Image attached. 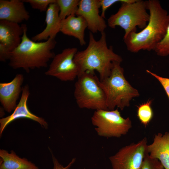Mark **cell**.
Instances as JSON below:
<instances>
[{"label":"cell","mask_w":169,"mask_h":169,"mask_svg":"<svg viewBox=\"0 0 169 169\" xmlns=\"http://www.w3.org/2000/svg\"><path fill=\"white\" fill-rule=\"evenodd\" d=\"M150 18L146 26L140 32L130 33L124 41L127 49L132 53L154 50L164 38L169 24V14L158 0L147 1Z\"/></svg>","instance_id":"cell-1"},{"label":"cell","mask_w":169,"mask_h":169,"mask_svg":"<svg viewBox=\"0 0 169 169\" xmlns=\"http://www.w3.org/2000/svg\"><path fill=\"white\" fill-rule=\"evenodd\" d=\"M101 33L100 39L96 40L90 32L87 47L75 54L74 60L79 69L78 76L85 72L96 71L102 80L110 75L113 62H122V57L114 52L113 46L108 47L105 32Z\"/></svg>","instance_id":"cell-2"},{"label":"cell","mask_w":169,"mask_h":169,"mask_svg":"<svg viewBox=\"0 0 169 169\" xmlns=\"http://www.w3.org/2000/svg\"><path fill=\"white\" fill-rule=\"evenodd\" d=\"M24 31L21 41L11 53L9 65L13 69H22L26 72L31 70L46 68L55 54L53 52L57 44L55 38H49L44 42H35L27 34V28L23 24Z\"/></svg>","instance_id":"cell-3"},{"label":"cell","mask_w":169,"mask_h":169,"mask_svg":"<svg viewBox=\"0 0 169 169\" xmlns=\"http://www.w3.org/2000/svg\"><path fill=\"white\" fill-rule=\"evenodd\" d=\"M120 63L113 62L110 75L99 80V84L105 95L109 110H114L115 107L122 110L129 106L133 98L140 95L138 91L125 79Z\"/></svg>","instance_id":"cell-4"},{"label":"cell","mask_w":169,"mask_h":169,"mask_svg":"<svg viewBox=\"0 0 169 169\" xmlns=\"http://www.w3.org/2000/svg\"><path fill=\"white\" fill-rule=\"evenodd\" d=\"M117 12L111 15L107 20L108 26L115 28L118 26L125 31L123 38L130 33L136 32V27L143 29L149 20L147 1L136 0L131 3H123Z\"/></svg>","instance_id":"cell-5"},{"label":"cell","mask_w":169,"mask_h":169,"mask_svg":"<svg viewBox=\"0 0 169 169\" xmlns=\"http://www.w3.org/2000/svg\"><path fill=\"white\" fill-rule=\"evenodd\" d=\"M74 85V95L80 108L109 110L105 94L99 84L95 73L85 72L78 77Z\"/></svg>","instance_id":"cell-6"},{"label":"cell","mask_w":169,"mask_h":169,"mask_svg":"<svg viewBox=\"0 0 169 169\" xmlns=\"http://www.w3.org/2000/svg\"><path fill=\"white\" fill-rule=\"evenodd\" d=\"M98 135L107 137H120L132 127L129 117H122L118 108L113 110H96L91 118Z\"/></svg>","instance_id":"cell-7"},{"label":"cell","mask_w":169,"mask_h":169,"mask_svg":"<svg viewBox=\"0 0 169 169\" xmlns=\"http://www.w3.org/2000/svg\"><path fill=\"white\" fill-rule=\"evenodd\" d=\"M75 47L66 48L52 59L45 75L55 77L61 81H72L78 77L79 69L74 61L78 51Z\"/></svg>","instance_id":"cell-8"},{"label":"cell","mask_w":169,"mask_h":169,"mask_svg":"<svg viewBox=\"0 0 169 169\" xmlns=\"http://www.w3.org/2000/svg\"><path fill=\"white\" fill-rule=\"evenodd\" d=\"M147 140L144 137L136 143L121 148L109 158L112 169H140L146 152Z\"/></svg>","instance_id":"cell-9"},{"label":"cell","mask_w":169,"mask_h":169,"mask_svg":"<svg viewBox=\"0 0 169 169\" xmlns=\"http://www.w3.org/2000/svg\"><path fill=\"white\" fill-rule=\"evenodd\" d=\"M100 0H80L75 15L83 17L86 21L87 28L93 33L105 32L107 24L101 15Z\"/></svg>","instance_id":"cell-10"},{"label":"cell","mask_w":169,"mask_h":169,"mask_svg":"<svg viewBox=\"0 0 169 169\" xmlns=\"http://www.w3.org/2000/svg\"><path fill=\"white\" fill-rule=\"evenodd\" d=\"M30 94L29 87L27 84L23 86L21 96L19 101L13 113L10 115L0 120V135H2L4 130L10 123L20 118H26L32 120L39 123L41 125L47 129L48 125L42 117L32 113L29 110L28 105V99Z\"/></svg>","instance_id":"cell-11"},{"label":"cell","mask_w":169,"mask_h":169,"mask_svg":"<svg viewBox=\"0 0 169 169\" xmlns=\"http://www.w3.org/2000/svg\"><path fill=\"white\" fill-rule=\"evenodd\" d=\"M24 78L20 74H17L10 82L0 83V102L4 110L8 113L13 111L21 93Z\"/></svg>","instance_id":"cell-12"},{"label":"cell","mask_w":169,"mask_h":169,"mask_svg":"<svg viewBox=\"0 0 169 169\" xmlns=\"http://www.w3.org/2000/svg\"><path fill=\"white\" fill-rule=\"evenodd\" d=\"M23 0H0V20L17 23L28 20L30 17Z\"/></svg>","instance_id":"cell-13"},{"label":"cell","mask_w":169,"mask_h":169,"mask_svg":"<svg viewBox=\"0 0 169 169\" xmlns=\"http://www.w3.org/2000/svg\"><path fill=\"white\" fill-rule=\"evenodd\" d=\"M46 12V27L41 32L32 38V40L34 41L47 40L50 38H55L60 32L61 20L59 17V9L56 1L50 4Z\"/></svg>","instance_id":"cell-14"},{"label":"cell","mask_w":169,"mask_h":169,"mask_svg":"<svg viewBox=\"0 0 169 169\" xmlns=\"http://www.w3.org/2000/svg\"><path fill=\"white\" fill-rule=\"evenodd\" d=\"M23 31V24L0 20V44L12 52L20 44Z\"/></svg>","instance_id":"cell-15"},{"label":"cell","mask_w":169,"mask_h":169,"mask_svg":"<svg viewBox=\"0 0 169 169\" xmlns=\"http://www.w3.org/2000/svg\"><path fill=\"white\" fill-rule=\"evenodd\" d=\"M146 150L151 158L159 160L165 169H169V132L155 135L153 142L147 145Z\"/></svg>","instance_id":"cell-16"},{"label":"cell","mask_w":169,"mask_h":169,"mask_svg":"<svg viewBox=\"0 0 169 169\" xmlns=\"http://www.w3.org/2000/svg\"><path fill=\"white\" fill-rule=\"evenodd\" d=\"M87 28V22L83 17L72 15L61 20L60 32L77 38L80 45L83 46L86 43L84 32Z\"/></svg>","instance_id":"cell-17"},{"label":"cell","mask_w":169,"mask_h":169,"mask_svg":"<svg viewBox=\"0 0 169 169\" xmlns=\"http://www.w3.org/2000/svg\"><path fill=\"white\" fill-rule=\"evenodd\" d=\"M0 169H39L34 163L25 158H21L13 151L9 153L0 150Z\"/></svg>","instance_id":"cell-18"},{"label":"cell","mask_w":169,"mask_h":169,"mask_svg":"<svg viewBox=\"0 0 169 169\" xmlns=\"http://www.w3.org/2000/svg\"><path fill=\"white\" fill-rule=\"evenodd\" d=\"M79 0H56L59 9V16L61 20L72 15H75Z\"/></svg>","instance_id":"cell-19"},{"label":"cell","mask_w":169,"mask_h":169,"mask_svg":"<svg viewBox=\"0 0 169 169\" xmlns=\"http://www.w3.org/2000/svg\"><path fill=\"white\" fill-rule=\"evenodd\" d=\"M152 102V100H148L138 106L137 116L141 122L145 126L149 124L153 117V112L151 106Z\"/></svg>","instance_id":"cell-20"},{"label":"cell","mask_w":169,"mask_h":169,"mask_svg":"<svg viewBox=\"0 0 169 169\" xmlns=\"http://www.w3.org/2000/svg\"><path fill=\"white\" fill-rule=\"evenodd\" d=\"M154 51L159 56L169 55V24L164 38L156 45Z\"/></svg>","instance_id":"cell-21"},{"label":"cell","mask_w":169,"mask_h":169,"mask_svg":"<svg viewBox=\"0 0 169 169\" xmlns=\"http://www.w3.org/2000/svg\"><path fill=\"white\" fill-rule=\"evenodd\" d=\"M140 169H164L159 160L151 158L146 151Z\"/></svg>","instance_id":"cell-22"},{"label":"cell","mask_w":169,"mask_h":169,"mask_svg":"<svg viewBox=\"0 0 169 169\" xmlns=\"http://www.w3.org/2000/svg\"><path fill=\"white\" fill-rule=\"evenodd\" d=\"M24 3H28L32 8L40 12H46L51 3H55L56 0H23Z\"/></svg>","instance_id":"cell-23"},{"label":"cell","mask_w":169,"mask_h":169,"mask_svg":"<svg viewBox=\"0 0 169 169\" xmlns=\"http://www.w3.org/2000/svg\"><path fill=\"white\" fill-rule=\"evenodd\" d=\"M135 1L136 0H100V5L102 9L101 16L105 18V13L107 9L116 3H131Z\"/></svg>","instance_id":"cell-24"},{"label":"cell","mask_w":169,"mask_h":169,"mask_svg":"<svg viewBox=\"0 0 169 169\" xmlns=\"http://www.w3.org/2000/svg\"><path fill=\"white\" fill-rule=\"evenodd\" d=\"M146 71L156 78L164 88L169 99V78L162 77L151 71L146 70Z\"/></svg>","instance_id":"cell-25"},{"label":"cell","mask_w":169,"mask_h":169,"mask_svg":"<svg viewBox=\"0 0 169 169\" xmlns=\"http://www.w3.org/2000/svg\"><path fill=\"white\" fill-rule=\"evenodd\" d=\"M5 47L0 44V61L2 62H5L9 60L11 53Z\"/></svg>","instance_id":"cell-26"},{"label":"cell","mask_w":169,"mask_h":169,"mask_svg":"<svg viewBox=\"0 0 169 169\" xmlns=\"http://www.w3.org/2000/svg\"><path fill=\"white\" fill-rule=\"evenodd\" d=\"M52 158L54 164V167L53 169H69L74 162L75 160V158H73L67 166L64 167L62 165L59 163L58 160L54 156H53Z\"/></svg>","instance_id":"cell-27"}]
</instances>
